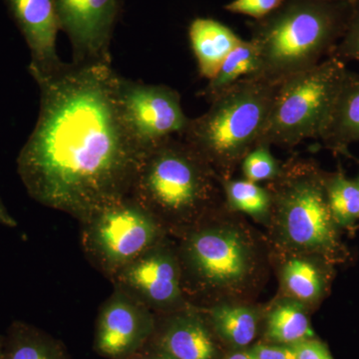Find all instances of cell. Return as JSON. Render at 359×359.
Masks as SVG:
<instances>
[{
    "mask_svg": "<svg viewBox=\"0 0 359 359\" xmlns=\"http://www.w3.org/2000/svg\"><path fill=\"white\" fill-rule=\"evenodd\" d=\"M271 146L257 144L245 156L241 167L245 180L254 183L271 182L282 172L283 164L271 152Z\"/></svg>",
    "mask_w": 359,
    "mask_h": 359,
    "instance_id": "cb8c5ba5",
    "label": "cell"
},
{
    "mask_svg": "<svg viewBox=\"0 0 359 359\" xmlns=\"http://www.w3.org/2000/svg\"><path fill=\"white\" fill-rule=\"evenodd\" d=\"M127 359H140V356H139V353L135 354V355L131 356V358H127Z\"/></svg>",
    "mask_w": 359,
    "mask_h": 359,
    "instance_id": "836d02e7",
    "label": "cell"
},
{
    "mask_svg": "<svg viewBox=\"0 0 359 359\" xmlns=\"http://www.w3.org/2000/svg\"><path fill=\"white\" fill-rule=\"evenodd\" d=\"M346 72L344 61L330 55L283 80L257 144L294 147L320 138Z\"/></svg>",
    "mask_w": 359,
    "mask_h": 359,
    "instance_id": "52a82bcc",
    "label": "cell"
},
{
    "mask_svg": "<svg viewBox=\"0 0 359 359\" xmlns=\"http://www.w3.org/2000/svg\"><path fill=\"white\" fill-rule=\"evenodd\" d=\"M325 1L330 2H347V4H354L356 0H325Z\"/></svg>",
    "mask_w": 359,
    "mask_h": 359,
    "instance_id": "d6a6232c",
    "label": "cell"
},
{
    "mask_svg": "<svg viewBox=\"0 0 359 359\" xmlns=\"http://www.w3.org/2000/svg\"><path fill=\"white\" fill-rule=\"evenodd\" d=\"M285 0H233L224 6V11L231 13L250 16L259 20L273 13Z\"/></svg>",
    "mask_w": 359,
    "mask_h": 359,
    "instance_id": "484cf974",
    "label": "cell"
},
{
    "mask_svg": "<svg viewBox=\"0 0 359 359\" xmlns=\"http://www.w3.org/2000/svg\"><path fill=\"white\" fill-rule=\"evenodd\" d=\"M354 4L285 0L264 18L250 23L259 57L256 77L280 83L330 56L344 36Z\"/></svg>",
    "mask_w": 359,
    "mask_h": 359,
    "instance_id": "3957f363",
    "label": "cell"
},
{
    "mask_svg": "<svg viewBox=\"0 0 359 359\" xmlns=\"http://www.w3.org/2000/svg\"><path fill=\"white\" fill-rule=\"evenodd\" d=\"M320 140L330 150L346 153L359 141V74L347 70Z\"/></svg>",
    "mask_w": 359,
    "mask_h": 359,
    "instance_id": "2e32d148",
    "label": "cell"
},
{
    "mask_svg": "<svg viewBox=\"0 0 359 359\" xmlns=\"http://www.w3.org/2000/svg\"><path fill=\"white\" fill-rule=\"evenodd\" d=\"M151 344L171 359H221V353L204 314L187 304L157 320Z\"/></svg>",
    "mask_w": 359,
    "mask_h": 359,
    "instance_id": "5bb4252c",
    "label": "cell"
},
{
    "mask_svg": "<svg viewBox=\"0 0 359 359\" xmlns=\"http://www.w3.org/2000/svg\"><path fill=\"white\" fill-rule=\"evenodd\" d=\"M332 55L342 60L359 61V0L353 4V13L344 36L339 40Z\"/></svg>",
    "mask_w": 359,
    "mask_h": 359,
    "instance_id": "d4e9b609",
    "label": "cell"
},
{
    "mask_svg": "<svg viewBox=\"0 0 359 359\" xmlns=\"http://www.w3.org/2000/svg\"><path fill=\"white\" fill-rule=\"evenodd\" d=\"M278 85L259 77L243 79L211 101L204 114L190 118L180 138L192 146L221 180L231 179L259 142Z\"/></svg>",
    "mask_w": 359,
    "mask_h": 359,
    "instance_id": "5b68a950",
    "label": "cell"
},
{
    "mask_svg": "<svg viewBox=\"0 0 359 359\" xmlns=\"http://www.w3.org/2000/svg\"><path fill=\"white\" fill-rule=\"evenodd\" d=\"M256 359H297L292 346L259 344L250 348Z\"/></svg>",
    "mask_w": 359,
    "mask_h": 359,
    "instance_id": "83f0119b",
    "label": "cell"
},
{
    "mask_svg": "<svg viewBox=\"0 0 359 359\" xmlns=\"http://www.w3.org/2000/svg\"><path fill=\"white\" fill-rule=\"evenodd\" d=\"M259 71V53L250 40H244L229 54L216 76L210 80L203 92L209 102L249 77H256Z\"/></svg>",
    "mask_w": 359,
    "mask_h": 359,
    "instance_id": "44dd1931",
    "label": "cell"
},
{
    "mask_svg": "<svg viewBox=\"0 0 359 359\" xmlns=\"http://www.w3.org/2000/svg\"><path fill=\"white\" fill-rule=\"evenodd\" d=\"M297 359H334L325 342L313 337L292 346Z\"/></svg>",
    "mask_w": 359,
    "mask_h": 359,
    "instance_id": "4316f807",
    "label": "cell"
},
{
    "mask_svg": "<svg viewBox=\"0 0 359 359\" xmlns=\"http://www.w3.org/2000/svg\"><path fill=\"white\" fill-rule=\"evenodd\" d=\"M218 214L181 236L178 250L184 292L242 294L256 280V244L237 224Z\"/></svg>",
    "mask_w": 359,
    "mask_h": 359,
    "instance_id": "8992f818",
    "label": "cell"
},
{
    "mask_svg": "<svg viewBox=\"0 0 359 359\" xmlns=\"http://www.w3.org/2000/svg\"><path fill=\"white\" fill-rule=\"evenodd\" d=\"M188 36L199 74L208 81L216 76L229 54L243 40L228 26L205 18L192 20Z\"/></svg>",
    "mask_w": 359,
    "mask_h": 359,
    "instance_id": "9a60e30c",
    "label": "cell"
},
{
    "mask_svg": "<svg viewBox=\"0 0 359 359\" xmlns=\"http://www.w3.org/2000/svg\"><path fill=\"white\" fill-rule=\"evenodd\" d=\"M157 316L145 304L114 287L97 316L94 351L106 359H127L152 339Z\"/></svg>",
    "mask_w": 359,
    "mask_h": 359,
    "instance_id": "8fae6325",
    "label": "cell"
},
{
    "mask_svg": "<svg viewBox=\"0 0 359 359\" xmlns=\"http://www.w3.org/2000/svg\"><path fill=\"white\" fill-rule=\"evenodd\" d=\"M204 316L215 335L233 348H245L256 339L259 323L256 309L222 304L205 311Z\"/></svg>",
    "mask_w": 359,
    "mask_h": 359,
    "instance_id": "d6986e66",
    "label": "cell"
},
{
    "mask_svg": "<svg viewBox=\"0 0 359 359\" xmlns=\"http://www.w3.org/2000/svg\"><path fill=\"white\" fill-rule=\"evenodd\" d=\"M0 224L7 226V228H15V226H18V222L7 211L6 207L2 203L1 199H0Z\"/></svg>",
    "mask_w": 359,
    "mask_h": 359,
    "instance_id": "f546056e",
    "label": "cell"
},
{
    "mask_svg": "<svg viewBox=\"0 0 359 359\" xmlns=\"http://www.w3.org/2000/svg\"><path fill=\"white\" fill-rule=\"evenodd\" d=\"M2 359H72L65 344L44 330L14 320L4 335Z\"/></svg>",
    "mask_w": 359,
    "mask_h": 359,
    "instance_id": "ac0fdd59",
    "label": "cell"
},
{
    "mask_svg": "<svg viewBox=\"0 0 359 359\" xmlns=\"http://www.w3.org/2000/svg\"><path fill=\"white\" fill-rule=\"evenodd\" d=\"M226 209L249 215L257 221H269L271 194L268 187H262L249 180H222Z\"/></svg>",
    "mask_w": 359,
    "mask_h": 359,
    "instance_id": "7402d4cb",
    "label": "cell"
},
{
    "mask_svg": "<svg viewBox=\"0 0 359 359\" xmlns=\"http://www.w3.org/2000/svg\"><path fill=\"white\" fill-rule=\"evenodd\" d=\"M224 359H256L250 349H238L236 353H231Z\"/></svg>",
    "mask_w": 359,
    "mask_h": 359,
    "instance_id": "4dcf8cb0",
    "label": "cell"
},
{
    "mask_svg": "<svg viewBox=\"0 0 359 359\" xmlns=\"http://www.w3.org/2000/svg\"><path fill=\"white\" fill-rule=\"evenodd\" d=\"M330 264L313 257H290L283 268V289L290 299L306 304H316L327 290Z\"/></svg>",
    "mask_w": 359,
    "mask_h": 359,
    "instance_id": "e0dca14e",
    "label": "cell"
},
{
    "mask_svg": "<svg viewBox=\"0 0 359 359\" xmlns=\"http://www.w3.org/2000/svg\"><path fill=\"white\" fill-rule=\"evenodd\" d=\"M30 51L29 73L50 72L63 65L57 53L61 30L54 0H4Z\"/></svg>",
    "mask_w": 359,
    "mask_h": 359,
    "instance_id": "4fadbf2b",
    "label": "cell"
},
{
    "mask_svg": "<svg viewBox=\"0 0 359 359\" xmlns=\"http://www.w3.org/2000/svg\"><path fill=\"white\" fill-rule=\"evenodd\" d=\"M80 224L85 256L110 280L168 235L159 222L129 196Z\"/></svg>",
    "mask_w": 359,
    "mask_h": 359,
    "instance_id": "ba28073f",
    "label": "cell"
},
{
    "mask_svg": "<svg viewBox=\"0 0 359 359\" xmlns=\"http://www.w3.org/2000/svg\"><path fill=\"white\" fill-rule=\"evenodd\" d=\"M129 197L180 237L226 205L218 174L180 137L143 151Z\"/></svg>",
    "mask_w": 359,
    "mask_h": 359,
    "instance_id": "7a4b0ae2",
    "label": "cell"
},
{
    "mask_svg": "<svg viewBox=\"0 0 359 359\" xmlns=\"http://www.w3.org/2000/svg\"><path fill=\"white\" fill-rule=\"evenodd\" d=\"M61 30L75 65H111L110 46L120 13L119 0H54Z\"/></svg>",
    "mask_w": 359,
    "mask_h": 359,
    "instance_id": "7c38bea8",
    "label": "cell"
},
{
    "mask_svg": "<svg viewBox=\"0 0 359 359\" xmlns=\"http://www.w3.org/2000/svg\"><path fill=\"white\" fill-rule=\"evenodd\" d=\"M4 335L0 334V359L4 356Z\"/></svg>",
    "mask_w": 359,
    "mask_h": 359,
    "instance_id": "1f68e13d",
    "label": "cell"
},
{
    "mask_svg": "<svg viewBox=\"0 0 359 359\" xmlns=\"http://www.w3.org/2000/svg\"><path fill=\"white\" fill-rule=\"evenodd\" d=\"M117 98L123 121L142 152L170 137H181L190 118L177 90L118 78Z\"/></svg>",
    "mask_w": 359,
    "mask_h": 359,
    "instance_id": "9c48e42d",
    "label": "cell"
},
{
    "mask_svg": "<svg viewBox=\"0 0 359 359\" xmlns=\"http://www.w3.org/2000/svg\"><path fill=\"white\" fill-rule=\"evenodd\" d=\"M306 306L290 297L276 302L266 318V339L271 344L294 346L302 340L316 337Z\"/></svg>",
    "mask_w": 359,
    "mask_h": 359,
    "instance_id": "ffe728a7",
    "label": "cell"
},
{
    "mask_svg": "<svg viewBox=\"0 0 359 359\" xmlns=\"http://www.w3.org/2000/svg\"><path fill=\"white\" fill-rule=\"evenodd\" d=\"M111 282L155 313H173L187 304L178 250L167 237L125 266Z\"/></svg>",
    "mask_w": 359,
    "mask_h": 359,
    "instance_id": "30bf717a",
    "label": "cell"
},
{
    "mask_svg": "<svg viewBox=\"0 0 359 359\" xmlns=\"http://www.w3.org/2000/svg\"><path fill=\"white\" fill-rule=\"evenodd\" d=\"M140 359H171L150 341L139 351Z\"/></svg>",
    "mask_w": 359,
    "mask_h": 359,
    "instance_id": "f1b7e54d",
    "label": "cell"
},
{
    "mask_svg": "<svg viewBox=\"0 0 359 359\" xmlns=\"http://www.w3.org/2000/svg\"><path fill=\"white\" fill-rule=\"evenodd\" d=\"M266 187L271 194L269 221L280 245L330 264L346 259L339 226L328 204L325 172L311 161L294 158Z\"/></svg>",
    "mask_w": 359,
    "mask_h": 359,
    "instance_id": "277c9868",
    "label": "cell"
},
{
    "mask_svg": "<svg viewBox=\"0 0 359 359\" xmlns=\"http://www.w3.org/2000/svg\"><path fill=\"white\" fill-rule=\"evenodd\" d=\"M30 75L39 114L16 161L28 195L79 222L128 197L143 152L120 112L119 74L72 62Z\"/></svg>",
    "mask_w": 359,
    "mask_h": 359,
    "instance_id": "6da1fadb",
    "label": "cell"
},
{
    "mask_svg": "<svg viewBox=\"0 0 359 359\" xmlns=\"http://www.w3.org/2000/svg\"><path fill=\"white\" fill-rule=\"evenodd\" d=\"M328 204L339 228H349L359 219V183L342 173H325Z\"/></svg>",
    "mask_w": 359,
    "mask_h": 359,
    "instance_id": "603a6c76",
    "label": "cell"
},
{
    "mask_svg": "<svg viewBox=\"0 0 359 359\" xmlns=\"http://www.w3.org/2000/svg\"><path fill=\"white\" fill-rule=\"evenodd\" d=\"M358 183H359V178L358 179Z\"/></svg>",
    "mask_w": 359,
    "mask_h": 359,
    "instance_id": "e575fe53",
    "label": "cell"
}]
</instances>
